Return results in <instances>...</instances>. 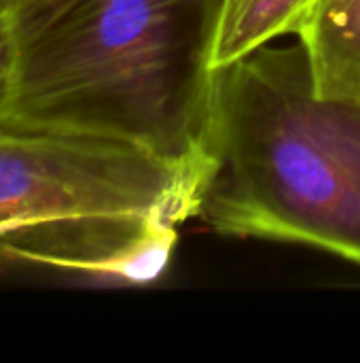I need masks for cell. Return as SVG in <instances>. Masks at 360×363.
Returning <instances> with one entry per match:
<instances>
[{
	"instance_id": "obj_6",
	"label": "cell",
	"mask_w": 360,
	"mask_h": 363,
	"mask_svg": "<svg viewBox=\"0 0 360 363\" xmlns=\"http://www.w3.org/2000/svg\"><path fill=\"white\" fill-rule=\"evenodd\" d=\"M15 81V51L6 17H0V128L6 123Z\"/></svg>"
},
{
	"instance_id": "obj_4",
	"label": "cell",
	"mask_w": 360,
	"mask_h": 363,
	"mask_svg": "<svg viewBox=\"0 0 360 363\" xmlns=\"http://www.w3.org/2000/svg\"><path fill=\"white\" fill-rule=\"evenodd\" d=\"M295 38L320 96L360 102V0H316Z\"/></svg>"
},
{
	"instance_id": "obj_2",
	"label": "cell",
	"mask_w": 360,
	"mask_h": 363,
	"mask_svg": "<svg viewBox=\"0 0 360 363\" xmlns=\"http://www.w3.org/2000/svg\"><path fill=\"white\" fill-rule=\"evenodd\" d=\"M202 160L210 230L360 266V102L316 91L299 40L214 68Z\"/></svg>"
},
{
	"instance_id": "obj_7",
	"label": "cell",
	"mask_w": 360,
	"mask_h": 363,
	"mask_svg": "<svg viewBox=\"0 0 360 363\" xmlns=\"http://www.w3.org/2000/svg\"><path fill=\"white\" fill-rule=\"evenodd\" d=\"M21 0H0V17H6Z\"/></svg>"
},
{
	"instance_id": "obj_5",
	"label": "cell",
	"mask_w": 360,
	"mask_h": 363,
	"mask_svg": "<svg viewBox=\"0 0 360 363\" xmlns=\"http://www.w3.org/2000/svg\"><path fill=\"white\" fill-rule=\"evenodd\" d=\"M316 0H221L212 38V68L231 64L259 47L295 36Z\"/></svg>"
},
{
	"instance_id": "obj_3",
	"label": "cell",
	"mask_w": 360,
	"mask_h": 363,
	"mask_svg": "<svg viewBox=\"0 0 360 363\" xmlns=\"http://www.w3.org/2000/svg\"><path fill=\"white\" fill-rule=\"evenodd\" d=\"M202 168L142 147L0 128V253L121 283L155 281L195 217Z\"/></svg>"
},
{
	"instance_id": "obj_1",
	"label": "cell",
	"mask_w": 360,
	"mask_h": 363,
	"mask_svg": "<svg viewBox=\"0 0 360 363\" xmlns=\"http://www.w3.org/2000/svg\"><path fill=\"white\" fill-rule=\"evenodd\" d=\"M221 0H21L4 128L129 143L204 172Z\"/></svg>"
}]
</instances>
